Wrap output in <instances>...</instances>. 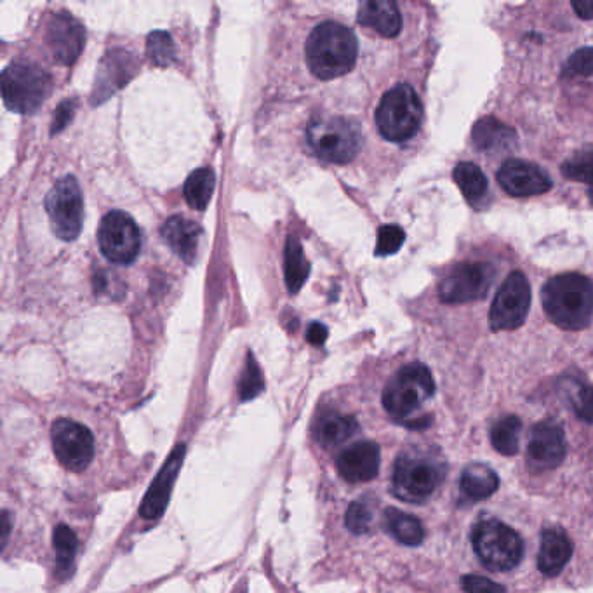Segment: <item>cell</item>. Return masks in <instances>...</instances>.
<instances>
[{
	"mask_svg": "<svg viewBox=\"0 0 593 593\" xmlns=\"http://www.w3.org/2000/svg\"><path fill=\"white\" fill-rule=\"evenodd\" d=\"M454 181L461 190V194L465 195V199L472 204V206H479L482 200L487 197V190H489V183H487L486 174L480 171V167L474 162H460L458 166L454 167Z\"/></svg>",
	"mask_w": 593,
	"mask_h": 593,
	"instance_id": "obj_26",
	"label": "cell"
},
{
	"mask_svg": "<svg viewBox=\"0 0 593 593\" xmlns=\"http://www.w3.org/2000/svg\"><path fill=\"white\" fill-rule=\"evenodd\" d=\"M498 181L507 194L534 197L547 194L554 183L540 166L520 159H508L498 171Z\"/></svg>",
	"mask_w": 593,
	"mask_h": 593,
	"instance_id": "obj_17",
	"label": "cell"
},
{
	"mask_svg": "<svg viewBox=\"0 0 593 593\" xmlns=\"http://www.w3.org/2000/svg\"><path fill=\"white\" fill-rule=\"evenodd\" d=\"M573 9L583 20H593V0H573Z\"/></svg>",
	"mask_w": 593,
	"mask_h": 593,
	"instance_id": "obj_42",
	"label": "cell"
},
{
	"mask_svg": "<svg viewBox=\"0 0 593 593\" xmlns=\"http://www.w3.org/2000/svg\"><path fill=\"white\" fill-rule=\"evenodd\" d=\"M562 75L567 79L593 75V47H583L574 51L562 68Z\"/></svg>",
	"mask_w": 593,
	"mask_h": 593,
	"instance_id": "obj_37",
	"label": "cell"
},
{
	"mask_svg": "<svg viewBox=\"0 0 593 593\" xmlns=\"http://www.w3.org/2000/svg\"><path fill=\"white\" fill-rule=\"evenodd\" d=\"M327 327L324 324H320V322H314V324H310L307 331V340L312 343V345H322L324 341L327 340Z\"/></svg>",
	"mask_w": 593,
	"mask_h": 593,
	"instance_id": "obj_41",
	"label": "cell"
},
{
	"mask_svg": "<svg viewBox=\"0 0 593 593\" xmlns=\"http://www.w3.org/2000/svg\"><path fill=\"white\" fill-rule=\"evenodd\" d=\"M531 308V286L522 272H512L501 284L491 310L489 326L493 331H514L524 324Z\"/></svg>",
	"mask_w": 593,
	"mask_h": 593,
	"instance_id": "obj_11",
	"label": "cell"
},
{
	"mask_svg": "<svg viewBox=\"0 0 593 593\" xmlns=\"http://www.w3.org/2000/svg\"><path fill=\"white\" fill-rule=\"evenodd\" d=\"M500 487L498 474L482 463H474L463 470L460 480L461 494L470 501L491 498Z\"/></svg>",
	"mask_w": 593,
	"mask_h": 593,
	"instance_id": "obj_24",
	"label": "cell"
},
{
	"mask_svg": "<svg viewBox=\"0 0 593 593\" xmlns=\"http://www.w3.org/2000/svg\"><path fill=\"white\" fill-rule=\"evenodd\" d=\"M9 531H11V519H9V512L4 510L2 512V547H6Z\"/></svg>",
	"mask_w": 593,
	"mask_h": 593,
	"instance_id": "obj_43",
	"label": "cell"
},
{
	"mask_svg": "<svg viewBox=\"0 0 593 593\" xmlns=\"http://www.w3.org/2000/svg\"><path fill=\"white\" fill-rule=\"evenodd\" d=\"M86 44V30L72 14H54L47 25V46L54 61L63 67L74 65Z\"/></svg>",
	"mask_w": 593,
	"mask_h": 593,
	"instance_id": "obj_16",
	"label": "cell"
},
{
	"mask_svg": "<svg viewBox=\"0 0 593 593\" xmlns=\"http://www.w3.org/2000/svg\"><path fill=\"white\" fill-rule=\"evenodd\" d=\"M385 527L395 540L406 547H418L425 540V527L421 526L420 519L397 508L385 510Z\"/></svg>",
	"mask_w": 593,
	"mask_h": 593,
	"instance_id": "obj_25",
	"label": "cell"
},
{
	"mask_svg": "<svg viewBox=\"0 0 593 593\" xmlns=\"http://www.w3.org/2000/svg\"><path fill=\"white\" fill-rule=\"evenodd\" d=\"M566 458V434L554 420L534 425L527 444V463L536 474L555 470Z\"/></svg>",
	"mask_w": 593,
	"mask_h": 593,
	"instance_id": "obj_14",
	"label": "cell"
},
{
	"mask_svg": "<svg viewBox=\"0 0 593 593\" xmlns=\"http://www.w3.org/2000/svg\"><path fill=\"white\" fill-rule=\"evenodd\" d=\"M284 272L289 293H300L301 287L307 282L310 274V265L303 254V247L296 239L287 240L286 253H284Z\"/></svg>",
	"mask_w": 593,
	"mask_h": 593,
	"instance_id": "obj_27",
	"label": "cell"
},
{
	"mask_svg": "<svg viewBox=\"0 0 593 593\" xmlns=\"http://www.w3.org/2000/svg\"><path fill=\"white\" fill-rule=\"evenodd\" d=\"M496 268L491 263H458L440 282V300L449 305L484 300L493 286Z\"/></svg>",
	"mask_w": 593,
	"mask_h": 593,
	"instance_id": "obj_9",
	"label": "cell"
},
{
	"mask_svg": "<svg viewBox=\"0 0 593 593\" xmlns=\"http://www.w3.org/2000/svg\"><path fill=\"white\" fill-rule=\"evenodd\" d=\"M472 140H474L475 148L480 152L498 154V152H505V150L514 147L517 134L512 127L507 126L505 122H501L496 117H484L475 124Z\"/></svg>",
	"mask_w": 593,
	"mask_h": 593,
	"instance_id": "obj_22",
	"label": "cell"
},
{
	"mask_svg": "<svg viewBox=\"0 0 593 593\" xmlns=\"http://www.w3.org/2000/svg\"><path fill=\"white\" fill-rule=\"evenodd\" d=\"M374 522V508L367 500L354 501L345 514V526L354 534H367Z\"/></svg>",
	"mask_w": 593,
	"mask_h": 593,
	"instance_id": "obj_33",
	"label": "cell"
},
{
	"mask_svg": "<svg viewBox=\"0 0 593 593\" xmlns=\"http://www.w3.org/2000/svg\"><path fill=\"white\" fill-rule=\"evenodd\" d=\"M522 421L514 414L503 416L491 427V444L503 456H515L520 449Z\"/></svg>",
	"mask_w": 593,
	"mask_h": 593,
	"instance_id": "obj_28",
	"label": "cell"
},
{
	"mask_svg": "<svg viewBox=\"0 0 593 593\" xmlns=\"http://www.w3.org/2000/svg\"><path fill=\"white\" fill-rule=\"evenodd\" d=\"M46 209L54 234L63 240L79 237L84 223V199L74 176L58 181L46 197Z\"/></svg>",
	"mask_w": 593,
	"mask_h": 593,
	"instance_id": "obj_10",
	"label": "cell"
},
{
	"mask_svg": "<svg viewBox=\"0 0 593 593\" xmlns=\"http://www.w3.org/2000/svg\"><path fill=\"white\" fill-rule=\"evenodd\" d=\"M51 89L49 75L34 63H13L2 75V93L7 107L18 114H34Z\"/></svg>",
	"mask_w": 593,
	"mask_h": 593,
	"instance_id": "obj_8",
	"label": "cell"
},
{
	"mask_svg": "<svg viewBox=\"0 0 593 593\" xmlns=\"http://www.w3.org/2000/svg\"><path fill=\"white\" fill-rule=\"evenodd\" d=\"M214 185H216V176L213 169L209 167H202L190 174L183 188L185 199L190 207H194L197 211H204L213 195Z\"/></svg>",
	"mask_w": 593,
	"mask_h": 593,
	"instance_id": "obj_30",
	"label": "cell"
},
{
	"mask_svg": "<svg viewBox=\"0 0 593 593\" xmlns=\"http://www.w3.org/2000/svg\"><path fill=\"white\" fill-rule=\"evenodd\" d=\"M108 63L114 72H110V68H101V77L108 75V79L100 80V84L96 86L94 91V98L100 96V100H107V96L110 93H114L117 87L122 86L129 77L126 75V70H131L127 67V58H124L122 54L120 56H110Z\"/></svg>",
	"mask_w": 593,
	"mask_h": 593,
	"instance_id": "obj_31",
	"label": "cell"
},
{
	"mask_svg": "<svg viewBox=\"0 0 593 593\" xmlns=\"http://www.w3.org/2000/svg\"><path fill=\"white\" fill-rule=\"evenodd\" d=\"M562 174L569 180L593 185V152H581L562 164Z\"/></svg>",
	"mask_w": 593,
	"mask_h": 593,
	"instance_id": "obj_34",
	"label": "cell"
},
{
	"mask_svg": "<svg viewBox=\"0 0 593 593\" xmlns=\"http://www.w3.org/2000/svg\"><path fill=\"white\" fill-rule=\"evenodd\" d=\"M307 143L319 159L347 164L362 147V133L355 120L341 115H315L307 129Z\"/></svg>",
	"mask_w": 593,
	"mask_h": 593,
	"instance_id": "obj_3",
	"label": "cell"
},
{
	"mask_svg": "<svg viewBox=\"0 0 593 593\" xmlns=\"http://www.w3.org/2000/svg\"><path fill=\"white\" fill-rule=\"evenodd\" d=\"M147 51L155 65L159 67L171 65L174 60V44L171 35L167 32H154L148 35Z\"/></svg>",
	"mask_w": 593,
	"mask_h": 593,
	"instance_id": "obj_35",
	"label": "cell"
},
{
	"mask_svg": "<svg viewBox=\"0 0 593 593\" xmlns=\"http://www.w3.org/2000/svg\"><path fill=\"white\" fill-rule=\"evenodd\" d=\"M446 477V465L434 454L406 451L395 460L392 491L406 503H425Z\"/></svg>",
	"mask_w": 593,
	"mask_h": 593,
	"instance_id": "obj_4",
	"label": "cell"
},
{
	"mask_svg": "<svg viewBox=\"0 0 593 593\" xmlns=\"http://www.w3.org/2000/svg\"><path fill=\"white\" fill-rule=\"evenodd\" d=\"M590 200H592V202H593V188H592V190H590Z\"/></svg>",
	"mask_w": 593,
	"mask_h": 593,
	"instance_id": "obj_44",
	"label": "cell"
},
{
	"mask_svg": "<svg viewBox=\"0 0 593 593\" xmlns=\"http://www.w3.org/2000/svg\"><path fill=\"white\" fill-rule=\"evenodd\" d=\"M53 547L56 552V573L61 580H65L72 573L79 541L70 527L60 524L54 527Z\"/></svg>",
	"mask_w": 593,
	"mask_h": 593,
	"instance_id": "obj_29",
	"label": "cell"
},
{
	"mask_svg": "<svg viewBox=\"0 0 593 593\" xmlns=\"http://www.w3.org/2000/svg\"><path fill=\"white\" fill-rule=\"evenodd\" d=\"M567 395L576 416L581 421L593 425V388L583 383H573Z\"/></svg>",
	"mask_w": 593,
	"mask_h": 593,
	"instance_id": "obj_36",
	"label": "cell"
},
{
	"mask_svg": "<svg viewBox=\"0 0 593 593\" xmlns=\"http://www.w3.org/2000/svg\"><path fill=\"white\" fill-rule=\"evenodd\" d=\"M472 547L482 566L493 573L512 571L524 557L519 533L500 520H480L472 531Z\"/></svg>",
	"mask_w": 593,
	"mask_h": 593,
	"instance_id": "obj_6",
	"label": "cell"
},
{
	"mask_svg": "<svg viewBox=\"0 0 593 593\" xmlns=\"http://www.w3.org/2000/svg\"><path fill=\"white\" fill-rule=\"evenodd\" d=\"M423 120V105L413 87L399 84L381 98L376 124L388 141H407L418 133Z\"/></svg>",
	"mask_w": 593,
	"mask_h": 593,
	"instance_id": "obj_7",
	"label": "cell"
},
{
	"mask_svg": "<svg viewBox=\"0 0 593 593\" xmlns=\"http://www.w3.org/2000/svg\"><path fill=\"white\" fill-rule=\"evenodd\" d=\"M435 395L434 376L423 364H409L395 373L383 390V407L395 421L406 425L413 414Z\"/></svg>",
	"mask_w": 593,
	"mask_h": 593,
	"instance_id": "obj_5",
	"label": "cell"
},
{
	"mask_svg": "<svg viewBox=\"0 0 593 593\" xmlns=\"http://www.w3.org/2000/svg\"><path fill=\"white\" fill-rule=\"evenodd\" d=\"M573 557V543L567 538V534L559 529H545L541 534L540 554H538V569L545 576H559L567 562Z\"/></svg>",
	"mask_w": 593,
	"mask_h": 593,
	"instance_id": "obj_19",
	"label": "cell"
},
{
	"mask_svg": "<svg viewBox=\"0 0 593 593\" xmlns=\"http://www.w3.org/2000/svg\"><path fill=\"white\" fill-rule=\"evenodd\" d=\"M359 23L376 34L394 39L402 28V14L392 0H367L359 7Z\"/></svg>",
	"mask_w": 593,
	"mask_h": 593,
	"instance_id": "obj_21",
	"label": "cell"
},
{
	"mask_svg": "<svg viewBox=\"0 0 593 593\" xmlns=\"http://www.w3.org/2000/svg\"><path fill=\"white\" fill-rule=\"evenodd\" d=\"M200 234L202 230L199 225L185 216H173L162 227V237L166 240L167 246L188 265H192L197 258Z\"/></svg>",
	"mask_w": 593,
	"mask_h": 593,
	"instance_id": "obj_20",
	"label": "cell"
},
{
	"mask_svg": "<svg viewBox=\"0 0 593 593\" xmlns=\"http://www.w3.org/2000/svg\"><path fill=\"white\" fill-rule=\"evenodd\" d=\"M461 587L465 593H507V588L501 587L494 581L487 580L484 576L468 574L461 578Z\"/></svg>",
	"mask_w": 593,
	"mask_h": 593,
	"instance_id": "obj_39",
	"label": "cell"
},
{
	"mask_svg": "<svg viewBox=\"0 0 593 593\" xmlns=\"http://www.w3.org/2000/svg\"><path fill=\"white\" fill-rule=\"evenodd\" d=\"M72 115H74V103L65 101V103L58 108V112H56V119H54L53 122V133H58L63 127L67 126L70 119H72Z\"/></svg>",
	"mask_w": 593,
	"mask_h": 593,
	"instance_id": "obj_40",
	"label": "cell"
},
{
	"mask_svg": "<svg viewBox=\"0 0 593 593\" xmlns=\"http://www.w3.org/2000/svg\"><path fill=\"white\" fill-rule=\"evenodd\" d=\"M359 432V423L354 416L347 414L327 413L320 414L319 420L315 421V439L319 440L322 446H338L341 442L354 437Z\"/></svg>",
	"mask_w": 593,
	"mask_h": 593,
	"instance_id": "obj_23",
	"label": "cell"
},
{
	"mask_svg": "<svg viewBox=\"0 0 593 593\" xmlns=\"http://www.w3.org/2000/svg\"><path fill=\"white\" fill-rule=\"evenodd\" d=\"M101 253L107 260L119 265H129L140 254V228L129 214L112 211L101 220L98 230Z\"/></svg>",
	"mask_w": 593,
	"mask_h": 593,
	"instance_id": "obj_13",
	"label": "cell"
},
{
	"mask_svg": "<svg viewBox=\"0 0 593 593\" xmlns=\"http://www.w3.org/2000/svg\"><path fill=\"white\" fill-rule=\"evenodd\" d=\"M541 301L555 326L581 331L592 322L593 282L581 274L557 275L543 286Z\"/></svg>",
	"mask_w": 593,
	"mask_h": 593,
	"instance_id": "obj_1",
	"label": "cell"
},
{
	"mask_svg": "<svg viewBox=\"0 0 593 593\" xmlns=\"http://www.w3.org/2000/svg\"><path fill=\"white\" fill-rule=\"evenodd\" d=\"M51 439L56 458L70 472H84L94 458V437L86 425L60 418L53 423Z\"/></svg>",
	"mask_w": 593,
	"mask_h": 593,
	"instance_id": "obj_12",
	"label": "cell"
},
{
	"mask_svg": "<svg viewBox=\"0 0 593 593\" xmlns=\"http://www.w3.org/2000/svg\"><path fill=\"white\" fill-rule=\"evenodd\" d=\"M305 53L312 74L329 80L348 74L354 68L359 46L350 28L336 21H324L308 37Z\"/></svg>",
	"mask_w": 593,
	"mask_h": 593,
	"instance_id": "obj_2",
	"label": "cell"
},
{
	"mask_svg": "<svg viewBox=\"0 0 593 593\" xmlns=\"http://www.w3.org/2000/svg\"><path fill=\"white\" fill-rule=\"evenodd\" d=\"M380 446L374 442H357L347 447L336 460L338 474L352 484L369 482L380 472Z\"/></svg>",
	"mask_w": 593,
	"mask_h": 593,
	"instance_id": "obj_18",
	"label": "cell"
},
{
	"mask_svg": "<svg viewBox=\"0 0 593 593\" xmlns=\"http://www.w3.org/2000/svg\"><path fill=\"white\" fill-rule=\"evenodd\" d=\"M185 454H187V446L180 444V446L174 447L169 458L164 461L159 474L155 475L152 486L148 487L147 494L141 501L140 515L143 519L157 520L166 512L174 486H176V480H178L181 467H183V461H185Z\"/></svg>",
	"mask_w": 593,
	"mask_h": 593,
	"instance_id": "obj_15",
	"label": "cell"
},
{
	"mask_svg": "<svg viewBox=\"0 0 593 593\" xmlns=\"http://www.w3.org/2000/svg\"><path fill=\"white\" fill-rule=\"evenodd\" d=\"M263 388H265V381L261 376L260 366L254 359V355L249 352L239 381L240 400H251L258 397L263 392Z\"/></svg>",
	"mask_w": 593,
	"mask_h": 593,
	"instance_id": "obj_32",
	"label": "cell"
},
{
	"mask_svg": "<svg viewBox=\"0 0 593 593\" xmlns=\"http://www.w3.org/2000/svg\"><path fill=\"white\" fill-rule=\"evenodd\" d=\"M406 240V234L397 225H385L378 232V244H376V256H392L399 253L400 247Z\"/></svg>",
	"mask_w": 593,
	"mask_h": 593,
	"instance_id": "obj_38",
	"label": "cell"
}]
</instances>
